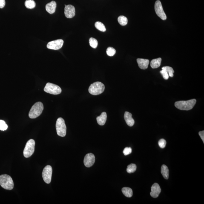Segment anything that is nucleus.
<instances>
[{
  "mask_svg": "<svg viewBox=\"0 0 204 204\" xmlns=\"http://www.w3.org/2000/svg\"><path fill=\"white\" fill-rule=\"evenodd\" d=\"M196 102V100L195 99L186 101H178L175 102V106L180 110H189L194 107Z\"/></svg>",
  "mask_w": 204,
  "mask_h": 204,
  "instance_id": "obj_1",
  "label": "nucleus"
},
{
  "mask_svg": "<svg viewBox=\"0 0 204 204\" xmlns=\"http://www.w3.org/2000/svg\"><path fill=\"white\" fill-rule=\"evenodd\" d=\"M43 110V104L41 102H37L31 109L29 113V117L31 119H36L40 115Z\"/></svg>",
  "mask_w": 204,
  "mask_h": 204,
  "instance_id": "obj_2",
  "label": "nucleus"
},
{
  "mask_svg": "<svg viewBox=\"0 0 204 204\" xmlns=\"http://www.w3.org/2000/svg\"><path fill=\"white\" fill-rule=\"evenodd\" d=\"M0 185L2 188L7 190H11L14 188L13 179L10 176L7 174L0 176Z\"/></svg>",
  "mask_w": 204,
  "mask_h": 204,
  "instance_id": "obj_3",
  "label": "nucleus"
},
{
  "mask_svg": "<svg viewBox=\"0 0 204 204\" xmlns=\"http://www.w3.org/2000/svg\"><path fill=\"white\" fill-rule=\"evenodd\" d=\"M105 88V86L102 82H96L90 85L89 91L90 94L93 95H97L103 92Z\"/></svg>",
  "mask_w": 204,
  "mask_h": 204,
  "instance_id": "obj_4",
  "label": "nucleus"
},
{
  "mask_svg": "<svg viewBox=\"0 0 204 204\" xmlns=\"http://www.w3.org/2000/svg\"><path fill=\"white\" fill-rule=\"evenodd\" d=\"M56 128L58 135L64 137L66 134L67 128L65 121L62 118H58L57 120Z\"/></svg>",
  "mask_w": 204,
  "mask_h": 204,
  "instance_id": "obj_5",
  "label": "nucleus"
},
{
  "mask_svg": "<svg viewBox=\"0 0 204 204\" xmlns=\"http://www.w3.org/2000/svg\"><path fill=\"white\" fill-rule=\"evenodd\" d=\"M35 142L33 139H30L26 143L24 150V156L25 158H29L33 154L35 151Z\"/></svg>",
  "mask_w": 204,
  "mask_h": 204,
  "instance_id": "obj_6",
  "label": "nucleus"
},
{
  "mask_svg": "<svg viewBox=\"0 0 204 204\" xmlns=\"http://www.w3.org/2000/svg\"><path fill=\"white\" fill-rule=\"evenodd\" d=\"M44 91L50 94L57 95L60 94L62 90L59 86L51 83H47L44 89Z\"/></svg>",
  "mask_w": 204,
  "mask_h": 204,
  "instance_id": "obj_7",
  "label": "nucleus"
},
{
  "mask_svg": "<svg viewBox=\"0 0 204 204\" xmlns=\"http://www.w3.org/2000/svg\"><path fill=\"white\" fill-rule=\"evenodd\" d=\"M52 174V168L51 166L47 165L44 169L42 173L43 179L47 184H49L51 182Z\"/></svg>",
  "mask_w": 204,
  "mask_h": 204,
  "instance_id": "obj_8",
  "label": "nucleus"
},
{
  "mask_svg": "<svg viewBox=\"0 0 204 204\" xmlns=\"http://www.w3.org/2000/svg\"><path fill=\"white\" fill-rule=\"evenodd\" d=\"M155 10L156 14L161 19L163 20H165L166 19V15L164 11L162 3L160 1H156L155 5Z\"/></svg>",
  "mask_w": 204,
  "mask_h": 204,
  "instance_id": "obj_9",
  "label": "nucleus"
},
{
  "mask_svg": "<svg viewBox=\"0 0 204 204\" xmlns=\"http://www.w3.org/2000/svg\"><path fill=\"white\" fill-rule=\"evenodd\" d=\"M64 41L62 39H58L51 41L47 44V48L50 49L58 50L62 48Z\"/></svg>",
  "mask_w": 204,
  "mask_h": 204,
  "instance_id": "obj_10",
  "label": "nucleus"
},
{
  "mask_svg": "<svg viewBox=\"0 0 204 204\" xmlns=\"http://www.w3.org/2000/svg\"><path fill=\"white\" fill-rule=\"evenodd\" d=\"M95 160V158L94 154L92 153H89L86 155L84 157V163L87 168H90L94 165Z\"/></svg>",
  "mask_w": 204,
  "mask_h": 204,
  "instance_id": "obj_11",
  "label": "nucleus"
},
{
  "mask_svg": "<svg viewBox=\"0 0 204 204\" xmlns=\"http://www.w3.org/2000/svg\"><path fill=\"white\" fill-rule=\"evenodd\" d=\"M64 14L66 17L72 18L75 15V9L74 6L71 5H66L64 9Z\"/></svg>",
  "mask_w": 204,
  "mask_h": 204,
  "instance_id": "obj_12",
  "label": "nucleus"
},
{
  "mask_svg": "<svg viewBox=\"0 0 204 204\" xmlns=\"http://www.w3.org/2000/svg\"><path fill=\"white\" fill-rule=\"evenodd\" d=\"M151 192L150 195L153 198H156L159 197L161 192V189L159 185L157 183L153 184L151 188Z\"/></svg>",
  "mask_w": 204,
  "mask_h": 204,
  "instance_id": "obj_13",
  "label": "nucleus"
},
{
  "mask_svg": "<svg viewBox=\"0 0 204 204\" xmlns=\"http://www.w3.org/2000/svg\"><path fill=\"white\" fill-rule=\"evenodd\" d=\"M124 119L127 125L132 127L134 125L135 121L132 117V114L128 112H125L124 115Z\"/></svg>",
  "mask_w": 204,
  "mask_h": 204,
  "instance_id": "obj_14",
  "label": "nucleus"
},
{
  "mask_svg": "<svg viewBox=\"0 0 204 204\" xmlns=\"http://www.w3.org/2000/svg\"><path fill=\"white\" fill-rule=\"evenodd\" d=\"M137 62L139 68L145 70L148 68L149 61L148 59L138 58Z\"/></svg>",
  "mask_w": 204,
  "mask_h": 204,
  "instance_id": "obj_15",
  "label": "nucleus"
},
{
  "mask_svg": "<svg viewBox=\"0 0 204 204\" xmlns=\"http://www.w3.org/2000/svg\"><path fill=\"white\" fill-rule=\"evenodd\" d=\"M56 8V2L52 1L51 2L47 4L45 6V9L50 14L55 13Z\"/></svg>",
  "mask_w": 204,
  "mask_h": 204,
  "instance_id": "obj_16",
  "label": "nucleus"
},
{
  "mask_svg": "<svg viewBox=\"0 0 204 204\" xmlns=\"http://www.w3.org/2000/svg\"><path fill=\"white\" fill-rule=\"evenodd\" d=\"M107 113L105 112L102 113L100 116H98L96 118V120L98 124L100 125H105L107 120Z\"/></svg>",
  "mask_w": 204,
  "mask_h": 204,
  "instance_id": "obj_17",
  "label": "nucleus"
},
{
  "mask_svg": "<svg viewBox=\"0 0 204 204\" xmlns=\"http://www.w3.org/2000/svg\"><path fill=\"white\" fill-rule=\"evenodd\" d=\"M161 173L163 177L165 179H168L169 177V170L168 167L165 165H162L161 167Z\"/></svg>",
  "mask_w": 204,
  "mask_h": 204,
  "instance_id": "obj_18",
  "label": "nucleus"
},
{
  "mask_svg": "<svg viewBox=\"0 0 204 204\" xmlns=\"http://www.w3.org/2000/svg\"><path fill=\"white\" fill-rule=\"evenodd\" d=\"M162 60V58H160L152 60L151 62V66L152 68L156 69L160 66Z\"/></svg>",
  "mask_w": 204,
  "mask_h": 204,
  "instance_id": "obj_19",
  "label": "nucleus"
},
{
  "mask_svg": "<svg viewBox=\"0 0 204 204\" xmlns=\"http://www.w3.org/2000/svg\"><path fill=\"white\" fill-rule=\"evenodd\" d=\"M122 192L124 195L127 197H131L133 196L132 190L131 188H128V187H125V188H122Z\"/></svg>",
  "mask_w": 204,
  "mask_h": 204,
  "instance_id": "obj_20",
  "label": "nucleus"
},
{
  "mask_svg": "<svg viewBox=\"0 0 204 204\" xmlns=\"http://www.w3.org/2000/svg\"><path fill=\"white\" fill-rule=\"evenodd\" d=\"M26 8L28 9H33L36 6V3L33 0H26L25 2Z\"/></svg>",
  "mask_w": 204,
  "mask_h": 204,
  "instance_id": "obj_21",
  "label": "nucleus"
},
{
  "mask_svg": "<svg viewBox=\"0 0 204 204\" xmlns=\"http://www.w3.org/2000/svg\"><path fill=\"white\" fill-rule=\"evenodd\" d=\"M118 21L119 23L122 26L126 25L128 22V19L126 17L120 16L118 18Z\"/></svg>",
  "mask_w": 204,
  "mask_h": 204,
  "instance_id": "obj_22",
  "label": "nucleus"
},
{
  "mask_svg": "<svg viewBox=\"0 0 204 204\" xmlns=\"http://www.w3.org/2000/svg\"><path fill=\"white\" fill-rule=\"evenodd\" d=\"M95 27L96 28L101 32L106 31V28L103 24L100 22H96L95 23Z\"/></svg>",
  "mask_w": 204,
  "mask_h": 204,
  "instance_id": "obj_23",
  "label": "nucleus"
},
{
  "mask_svg": "<svg viewBox=\"0 0 204 204\" xmlns=\"http://www.w3.org/2000/svg\"><path fill=\"white\" fill-rule=\"evenodd\" d=\"M136 166L135 164H131L128 166L127 168V172L129 174L134 173L136 171Z\"/></svg>",
  "mask_w": 204,
  "mask_h": 204,
  "instance_id": "obj_24",
  "label": "nucleus"
},
{
  "mask_svg": "<svg viewBox=\"0 0 204 204\" xmlns=\"http://www.w3.org/2000/svg\"><path fill=\"white\" fill-rule=\"evenodd\" d=\"M162 69L165 70L168 73L169 75L171 77L174 76V70L172 68L169 66H165L162 67Z\"/></svg>",
  "mask_w": 204,
  "mask_h": 204,
  "instance_id": "obj_25",
  "label": "nucleus"
},
{
  "mask_svg": "<svg viewBox=\"0 0 204 204\" xmlns=\"http://www.w3.org/2000/svg\"><path fill=\"white\" fill-rule=\"evenodd\" d=\"M89 44L90 46L94 48H97L98 42L97 40L94 38H91L89 39Z\"/></svg>",
  "mask_w": 204,
  "mask_h": 204,
  "instance_id": "obj_26",
  "label": "nucleus"
},
{
  "mask_svg": "<svg viewBox=\"0 0 204 204\" xmlns=\"http://www.w3.org/2000/svg\"><path fill=\"white\" fill-rule=\"evenodd\" d=\"M106 53L109 56H112L115 54L116 50L113 47H109L107 48Z\"/></svg>",
  "mask_w": 204,
  "mask_h": 204,
  "instance_id": "obj_27",
  "label": "nucleus"
},
{
  "mask_svg": "<svg viewBox=\"0 0 204 204\" xmlns=\"http://www.w3.org/2000/svg\"><path fill=\"white\" fill-rule=\"evenodd\" d=\"M8 125L4 121L0 120V130L4 131L8 129Z\"/></svg>",
  "mask_w": 204,
  "mask_h": 204,
  "instance_id": "obj_28",
  "label": "nucleus"
},
{
  "mask_svg": "<svg viewBox=\"0 0 204 204\" xmlns=\"http://www.w3.org/2000/svg\"><path fill=\"white\" fill-rule=\"evenodd\" d=\"M166 145V141L164 139H161L159 141V145L160 148L163 149L165 148Z\"/></svg>",
  "mask_w": 204,
  "mask_h": 204,
  "instance_id": "obj_29",
  "label": "nucleus"
},
{
  "mask_svg": "<svg viewBox=\"0 0 204 204\" xmlns=\"http://www.w3.org/2000/svg\"><path fill=\"white\" fill-rule=\"evenodd\" d=\"M160 72L163 76L164 79L166 80L168 79L169 78V75L168 73L166 70L162 69Z\"/></svg>",
  "mask_w": 204,
  "mask_h": 204,
  "instance_id": "obj_30",
  "label": "nucleus"
},
{
  "mask_svg": "<svg viewBox=\"0 0 204 204\" xmlns=\"http://www.w3.org/2000/svg\"><path fill=\"white\" fill-rule=\"evenodd\" d=\"M132 149L131 148L126 147L123 150V153L125 156H127L132 153Z\"/></svg>",
  "mask_w": 204,
  "mask_h": 204,
  "instance_id": "obj_31",
  "label": "nucleus"
},
{
  "mask_svg": "<svg viewBox=\"0 0 204 204\" xmlns=\"http://www.w3.org/2000/svg\"><path fill=\"white\" fill-rule=\"evenodd\" d=\"M5 0H0V8H3L5 6Z\"/></svg>",
  "mask_w": 204,
  "mask_h": 204,
  "instance_id": "obj_32",
  "label": "nucleus"
},
{
  "mask_svg": "<svg viewBox=\"0 0 204 204\" xmlns=\"http://www.w3.org/2000/svg\"><path fill=\"white\" fill-rule=\"evenodd\" d=\"M199 135L200 136L201 138L202 139V141L204 143V131H200L199 132Z\"/></svg>",
  "mask_w": 204,
  "mask_h": 204,
  "instance_id": "obj_33",
  "label": "nucleus"
}]
</instances>
